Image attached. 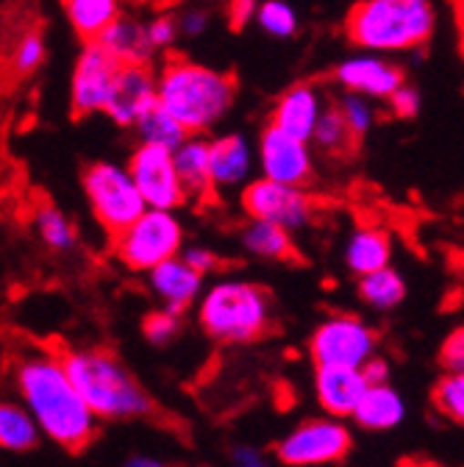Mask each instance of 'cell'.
Returning a JSON list of instances; mask_svg holds the SVG:
<instances>
[{
  "mask_svg": "<svg viewBox=\"0 0 464 467\" xmlns=\"http://www.w3.org/2000/svg\"><path fill=\"white\" fill-rule=\"evenodd\" d=\"M15 381L28 412L50 440L67 451H81L92 442L98 415L70 379L62 354L34 350L20 357L15 365Z\"/></svg>",
  "mask_w": 464,
  "mask_h": 467,
  "instance_id": "cell-1",
  "label": "cell"
},
{
  "mask_svg": "<svg viewBox=\"0 0 464 467\" xmlns=\"http://www.w3.org/2000/svg\"><path fill=\"white\" fill-rule=\"evenodd\" d=\"M237 78L187 56H167L159 67V106L190 134H211L237 103Z\"/></svg>",
  "mask_w": 464,
  "mask_h": 467,
  "instance_id": "cell-2",
  "label": "cell"
},
{
  "mask_svg": "<svg viewBox=\"0 0 464 467\" xmlns=\"http://www.w3.org/2000/svg\"><path fill=\"white\" fill-rule=\"evenodd\" d=\"M437 31L434 0H359L345 15V36L359 50L415 53Z\"/></svg>",
  "mask_w": 464,
  "mask_h": 467,
  "instance_id": "cell-3",
  "label": "cell"
},
{
  "mask_svg": "<svg viewBox=\"0 0 464 467\" xmlns=\"http://www.w3.org/2000/svg\"><path fill=\"white\" fill-rule=\"evenodd\" d=\"M70 379L103 420H134L153 412L150 395L139 387L131 370L108 350L78 348L62 354Z\"/></svg>",
  "mask_w": 464,
  "mask_h": 467,
  "instance_id": "cell-4",
  "label": "cell"
},
{
  "mask_svg": "<svg viewBox=\"0 0 464 467\" xmlns=\"http://www.w3.org/2000/svg\"><path fill=\"white\" fill-rule=\"evenodd\" d=\"M270 317L267 289L245 278H217L198 301V323L217 342H253Z\"/></svg>",
  "mask_w": 464,
  "mask_h": 467,
  "instance_id": "cell-5",
  "label": "cell"
},
{
  "mask_svg": "<svg viewBox=\"0 0 464 467\" xmlns=\"http://www.w3.org/2000/svg\"><path fill=\"white\" fill-rule=\"evenodd\" d=\"M81 190L95 223L108 237H118L148 209L129 164H118L111 159H95L84 167Z\"/></svg>",
  "mask_w": 464,
  "mask_h": 467,
  "instance_id": "cell-6",
  "label": "cell"
},
{
  "mask_svg": "<svg viewBox=\"0 0 464 467\" xmlns=\"http://www.w3.org/2000/svg\"><path fill=\"white\" fill-rule=\"evenodd\" d=\"M111 248L123 267H129L131 273H148L156 265L184 254V223L176 209L148 206L126 231L111 237Z\"/></svg>",
  "mask_w": 464,
  "mask_h": 467,
  "instance_id": "cell-7",
  "label": "cell"
},
{
  "mask_svg": "<svg viewBox=\"0 0 464 467\" xmlns=\"http://www.w3.org/2000/svg\"><path fill=\"white\" fill-rule=\"evenodd\" d=\"M378 334L356 315H331L325 317L312 339L309 354L314 365H336V368H365L367 359L376 357Z\"/></svg>",
  "mask_w": 464,
  "mask_h": 467,
  "instance_id": "cell-8",
  "label": "cell"
},
{
  "mask_svg": "<svg viewBox=\"0 0 464 467\" xmlns=\"http://www.w3.org/2000/svg\"><path fill=\"white\" fill-rule=\"evenodd\" d=\"M240 209L245 217L253 220H270L284 225L286 231H304L312 225L317 201L309 195L306 187H293V184H281L273 179H253L242 192H240Z\"/></svg>",
  "mask_w": 464,
  "mask_h": 467,
  "instance_id": "cell-9",
  "label": "cell"
},
{
  "mask_svg": "<svg viewBox=\"0 0 464 467\" xmlns=\"http://www.w3.org/2000/svg\"><path fill=\"white\" fill-rule=\"evenodd\" d=\"M129 170L148 206L179 212L190 201L176 159H172V148L137 142V148L129 156Z\"/></svg>",
  "mask_w": 464,
  "mask_h": 467,
  "instance_id": "cell-10",
  "label": "cell"
},
{
  "mask_svg": "<svg viewBox=\"0 0 464 467\" xmlns=\"http://www.w3.org/2000/svg\"><path fill=\"white\" fill-rule=\"evenodd\" d=\"M120 67L123 65L100 42H84L70 76L73 117H95L106 111Z\"/></svg>",
  "mask_w": 464,
  "mask_h": 467,
  "instance_id": "cell-11",
  "label": "cell"
},
{
  "mask_svg": "<svg viewBox=\"0 0 464 467\" xmlns=\"http://www.w3.org/2000/svg\"><path fill=\"white\" fill-rule=\"evenodd\" d=\"M259 150V175L293 187H312L314 182V148L306 140L281 131L267 123L256 140Z\"/></svg>",
  "mask_w": 464,
  "mask_h": 467,
  "instance_id": "cell-12",
  "label": "cell"
},
{
  "mask_svg": "<svg viewBox=\"0 0 464 467\" xmlns=\"http://www.w3.org/2000/svg\"><path fill=\"white\" fill-rule=\"evenodd\" d=\"M334 84L342 92H359L373 100H389L403 84L406 73L397 62L387 58V53H373V50H356L351 56H345L342 62L331 70Z\"/></svg>",
  "mask_w": 464,
  "mask_h": 467,
  "instance_id": "cell-13",
  "label": "cell"
},
{
  "mask_svg": "<svg viewBox=\"0 0 464 467\" xmlns=\"http://www.w3.org/2000/svg\"><path fill=\"white\" fill-rule=\"evenodd\" d=\"M351 451V434L336 420H309L301 423L278 445V459L284 464L304 467V464H328L339 462Z\"/></svg>",
  "mask_w": 464,
  "mask_h": 467,
  "instance_id": "cell-14",
  "label": "cell"
},
{
  "mask_svg": "<svg viewBox=\"0 0 464 467\" xmlns=\"http://www.w3.org/2000/svg\"><path fill=\"white\" fill-rule=\"evenodd\" d=\"M156 103L159 70L153 65H123L103 114L118 129H134Z\"/></svg>",
  "mask_w": 464,
  "mask_h": 467,
  "instance_id": "cell-15",
  "label": "cell"
},
{
  "mask_svg": "<svg viewBox=\"0 0 464 467\" xmlns=\"http://www.w3.org/2000/svg\"><path fill=\"white\" fill-rule=\"evenodd\" d=\"M259 170V150L242 131L211 137V187L214 195L242 192Z\"/></svg>",
  "mask_w": 464,
  "mask_h": 467,
  "instance_id": "cell-16",
  "label": "cell"
},
{
  "mask_svg": "<svg viewBox=\"0 0 464 467\" xmlns=\"http://www.w3.org/2000/svg\"><path fill=\"white\" fill-rule=\"evenodd\" d=\"M331 103L325 100L323 89L312 81H298L293 87H286L273 109H270V123L278 126L281 131L293 134L298 140H306L312 142V134L320 123L323 111L328 109Z\"/></svg>",
  "mask_w": 464,
  "mask_h": 467,
  "instance_id": "cell-17",
  "label": "cell"
},
{
  "mask_svg": "<svg viewBox=\"0 0 464 467\" xmlns=\"http://www.w3.org/2000/svg\"><path fill=\"white\" fill-rule=\"evenodd\" d=\"M203 273L195 270L184 256H172L161 265H156L153 270H148V286L153 296L161 301V306L184 315L195 301H201V296L206 292L203 286Z\"/></svg>",
  "mask_w": 464,
  "mask_h": 467,
  "instance_id": "cell-18",
  "label": "cell"
},
{
  "mask_svg": "<svg viewBox=\"0 0 464 467\" xmlns=\"http://www.w3.org/2000/svg\"><path fill=\"white\" fill-rule=\"evenodd\" d=\"M367 379L362 368H336V365H317L314 373V389L317 400L334 418H354L359 409L365 392H367Z\"/></svg>",
  "mask_w": 464,
  "mask_h": 467,
  "instance_id": "cell-19",
  "label": "cell"
},
{
  "mask_svg": "<svg viewBox=\"0 0 464 467\" xmlns=\"http://www.w3.org/2000/svg\"><path fill=\"white\" fill-rule=\"evenodd\" d=\"M120 65H153L156 47L148 39V23L134 15H120L98 39Z\"/></svg>",
  "mask_w": 464,
  "mask_h": 467,
  "instance_id": "cell-20",
  "label": "cell"
},
{
  "mask_svg": "<svg viewBox=\"0 0 464 467\" xmlns=\"http://www.w3.org/2000/svg\"><path fill=\"white\" fill-rule=\"evenodd\" d=\"M240 248L248 256L262 259V262H295L298 259L295 234L270 220L248 217V223L240 228Z\"/></svg>",
  "mask_w": 464,
  "mask_h": 467,
  "instance_id": "cell-21",
  "label": "cell"
},
{
  "mask_svg": "<svg viewBox=\"0 0 464 467\" xmlns=\"http://www.w3.org/2000/svg\"><path fill=\"white\" fill-rule=\"evenodd\" d=\"M172 159H176L179 175H181L190 198L203 201V198L214 195V187H211V137L190 134L176 150H172Z\"/></svg>",
  "mask_w": 464,
  "mask_h": 467,
  "instance_id": "cell-22",
  "label": "cell"
},
{
  "mask_svg": "<svg viewBox=\"0 0 464 467\" xmlns=\"http://www.w3.org/2000/svg\"><path fill=\"white\" fill-rule=\"evenodd\" d=\"M392 262V237L378 225H359L345 240V265L356 278Z\"/></svg>",
  "mask_w": 464,
  "mask_h": 467,
  "instance_id": "cell-23",
  "label": "cell"
},
{
  "mask_svg": "<svg viewBox=\"0 0 464 467\" xmlns=\"http://www.w3.org/2000/svg\"><path fill=\"white\" fill-rule=\"evenodd\" d=\"M62 12L81 42H98L123 15L120 0H62Z\"/></svg>",
  "mask_w": 464,
  "mask_h": 467,
  "instance_id": "cell-24",
  "label": "cell"
},
{
  "mask_svg": "<svg viewBox=\"0 0 464 467\" xmlns=\"http://www.w3.org/2000/svg\"><path fill=\"white\" fill-rule=\"evenodd\" d=\"M406 415L403 398L389 387V384H373L367 387L359 409L354 412V420L362 429H373V431H384V429H395Z\"/></svg>",
  "mask_w": 464,
  "mask_h": 467,
  "instance_id": "cell-25",
  "label": "cell"
},
{
  "mask_svg": "<svg viewBox=\"0 0 464 467\" xmlns=\"http://www.w3.org/2000/svg\"><path fill=\"white\" fill-rule=\"evenodd\" d=\"M34 225H36V234L39 240L47 251L53 254H70L78 248V225L76 220L53 203H42L34 214Z\"/></svg>",
  "mask_w": 464,
  "mask_h": 467,
  "instance_id": "cell-26",
  "label": "cell"
},
{
  "mask_svg": "<svg viewBox=\"0 0 464 467\" xmlns=\"http://www.w3.org/2000/svg\"><path fill=\"white\" fill-rule=\"evenodd\" d=\"M359 298L376 312H389L400 306L406 298V278L392 265L373 270L359 278Z\"/></svg>",
  "mask_w": 464,
  "mask_h": 467,
  "instance_id": "cell-27",
  "label": "cell"
},
{
  "mask_svg": "<svg viewBox=\"0 0 464 467\" xmlns=\"http://www.w3.org/2000/svg\"><path fill=\"white\" fill-rule=\"evenodd\" d=\"M359 142V137L351 131V126H347V120L342 117V111L336 109V103H331L320 123L312 134V148L314 153L320 156H331V159H339V156H347L354 153V145Z\"/></svg>",
  "mask_w": 464,
  "mask_h": 467,
  "instance_id": "cell-28",
  "label": "cell"
},
{
  "mask_svg": "<svg viewBox=\"0 0 464 467\" xmlns=\"http://www.w3.org/2000/svg\"><path fill=\"white\" fill-rule=\"evenodd\" d=\"M134 131H137V140L139 142L164 145V148H172V150H176L190 137V131L164 106H159V103L134 126Z\"/></svg>",
  "mask_w": 464,
  "mask_h": 467,
  "instance_id": "cell-29",
  "label": "cell"
},
{
  "mask_svg": "<svg viewBox=\"0 0 464 467\" xmlns=\"http://www.w3.org/2000/svg\"><path fill=\"white\" fill-rule=\"evenodd\" d=\"M36 420L26 409L15 403L0 406V442L6 451H31L39 440L36 434Z\"/></svg>",
  "mask_w": 464,
  "mask_h": 467,
  "instance_id": "cell-30",
  "label": "cell"
},
{
  "mask_svg": "<svg viewBox=\"0 0 464 467\" xmlns=\"http://www.w3.org/2000/svg\"><path fill=\"white\" fill-rule=\"evenodd\" d=\"M256 28L273 39H293L301 28L298 12L286 0H262Z\"/></svg>",
  "mask_w": 464,
  "mask_h": 467,
  "instance_id": "cell-31",
  "label": "cell"
},
{
  "mask_svg": "<svg viewBox=\"0 0 464 467\" xmlns=\"http://www.w3.org/2000/svg\"><path fill=\"white\" fill-rule=\"evenodd\" d=\"M45 58H47V42L42 28H28L26 34L17 36L12 47V70L17 78L34 76L45 65Z\"/></svg>",
  "mask_w": 464,
  "mask_h": 467,
  "instance_id": "cell-32",
  "label": "cell"
},
{
  "mask_svg": "<svg viewBox=\"0 0 464 467\" xmlns=\"http://www.w3.org/2000/svg\"><path fill=\"white\" fill-rule=\"evenodd\" d=\"M378 100L367 98V95H359V92H342L336 98V109L342 111V117L351 126V131L362 140L367 137L376 123H378Z\"/></svg>",
  "mask_w": 464,
  "mask_h": 467,
  "instance_id": "cell-33",
  "label": "cell"
},
{
  "mask_svg": "<svg viewBox=\"0 0 464 467\" xmlns=\"http://www.w3.org/2000/svg\"><path fill=\"white\" fill-rule=\"evenodd\" d=\"M434 406L448 420L464 426V373H445L437 381Z\"/></svg>",
  "mask_w": 464,
  "mask_h": 467,
  "instance_id": "cell-34",
  "label": "cell"
},
{
  "mask_svg": "<svg viewBox=\"0 0 464 467\" xmlns=\"http://www.w3.org/2000/svg\"><path fill=\"white\" fill-rule=\"evenodd\" d=\"M142 334L150 345L156 348H167L176 342V337L181 334V315L172 309H156L150 315H145L142 320Z\"/></svg>",
  "mask_w": 464,
  "mask_h": 467,
  "instance_id": "cell-35",
  "label": "cell"
},
{
  "mask_svg": "<svg viewBox=\"0 0 464 467\" xmlns=\"http://www.w3.org/2000/svg\"><path fill=\"white\" fill-rule=\"evenodd\" d=\"M145 23H148V39H150V45L156 47V53L170 50L172 45L179 42V36H181L179 17H172V15H167V12L153 15V17H148Z\"/></svg>",
  "mask_w": 464,
  "mask_h": 467,
  "instance_id": "cell-36",
  "label": "cell"
},
{
  "mask_svg": "<svg viewBox=\"0 0 464 467\" xmlns=\"http://www.w3.org/2000/svg\"><path fill=\"white\" fill-rule=\"evenodd\" d=\"M387 109L392 117H397V120H415V117L420 114L423 109V95L415 84L406 81L389 100H387Z\"/></svg>",
  "mask_w": 464,
  "mask_h": 467,
  "instance_id": "cell-37",
  "label": "cell"
},
{
  "mask_svg": "<svg viewBox=\"0 0 464 467\" xmlns=\"http://www.w3.org/2000/svg\"><path fill=\"white\" fill-rule=\"evenodd\" d=\"M439 365L445 373H464V323L445 337L439 348Z\"/></svg>",
  "mask_w": 464,
  "mask_h": 467,
  "instance_id": "cell-38",
  "label": "cell"
},
{
  "mask_svg": "<svg viewBox=\"0 0 464 467\" xmlns=\"http://www.w3.org/2000/svg\"><path fill=\"white\" fill-rule=\"evenodd\" d=\"M262 0H225V20L231 31H245L248 26H256Z\"/></svg>",
  "mask_w": 464,
  "mask_h": 467,
  "instance_id": "cell-39",
  "label": "cell"
},
{
  "mask_svg": "<svg viewBox=\"0 0 464 467\" xmlns=\"http://www.w3.org/2000/svg\"><path fill=\"white\" fill-rule=\"evenodd\" d=\"M179 26H181V36L187 39H201L209 28H211V12L201 4V6H190L179 15Z\"/></svg>",
  "mask_w": 464,
  "mask_h": 467,
  "instance_id": "cell-40",
  "label": "cell"
},
{
  "mask_svg": "<svg viewBox=\"0 0 464 467\" xmlns=\"http://www.w3.org/2000/svg\"><path fill=\"white\" fill-rule=\"evenodd\" d=\"M181 256H184L195 270H201L203 275H209V273H214V270L220 267V256H217L209 245H187Z\"/></svg>",
  "mask_w": 464,
  "mask_h": 467,
  "instance_id": "cell-41",
  "label": "cell"
},
{
  "mask_svg": "<svg viewBox=\"0 0 464 467\" xmlns=\"http://www.w3.org/2000/svg\"><path fill=\"white\" fill-rule=\"evenodd\" d=\"M362 373H365V379H367L370 387H373V384H389V362L381 359V357L367 359L365 368H362Z\"/></svg>",
  "mask_w": 464,
  "mask_h": 467,
  "instance_id": "cell-42",
  "label": "cell"
},
{
  "mask_svg": "<svg viewBox=\"0 0 464 467\" xmlns=\"http://www.w3.org/2000/svg\"><path fill=\"white\" fill-rule=\"evenodd\" d=\"M453 17H456V31H459V53L464 58V0H453Z\"/></svg>",
  "mask_w": 464,
  "mask_h": 467,
  "instance_id": "cell-43",
  "label": "cell"
},
{
  "mask_svg": "<svg viewBox=\"0 0 464 467\" xmlns=\"http://www.w3.org/2000/svg\"><path fill=\"white\" fill-rule=\"evenodd\" d=\"M126 467H167V464H161L156 459H148V456H134V459L126 462Z\"/></svg>",
  "mask_w": 464,
  "mask_h": 467,
  "instance_id": "cell-44",
  "label": "cell"
},
{
  "mask_svg": "<svg viewBox=\"0 0 464 467\" xmlns=\"http://www.w3.org/2000/svg\"><path fill=\"white\" fill-rule=\"evenodd\" d=\"M245 467H264L262 462H259V456L256 453H251V451H240V456H237Z\"/></svg>",
  "mask_w": 464,
  "mask_h": 467,
  "instance_id": "cell-45",
  "label": "cell"
},
{
  "mask_svg": "<svg viewBox=\"0 0 464 467\" xmlns=\"http://www.w3.org/2000/svg\"><path fill=\"white\" fill-rule=\"evenodd\" d=\"M198 4H203V6H211V4H220V0H198Z\"/></svg>",
  "mask_w": 464,
  "mask_h": 467,
  "instance_id": "cell-46",
  "label": "cell"
}]
</instances>
